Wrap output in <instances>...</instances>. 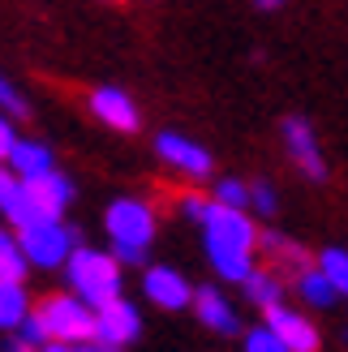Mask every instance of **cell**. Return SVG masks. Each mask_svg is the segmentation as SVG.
I'll return each mask as SVG.
<instances>
[{"label":"cell","mask_w":348,"mask_h":352,"mask_svg":"<svg viewBox=\"0 0 348 352\" xmlns=\"http://www.w3.org/2000/svg\"><path fill=\"white\" fill-rule=\"evenodd\" d=\"M246 296H250L258 309H271V305L284 301V279L275 275V271H254L246 279Z\"/></svg>","instance_id":"20"},{"label":"cell","mask_w":348,"mask_h":352,"mask_svg":"<svg viewBox=\"0 0 348 352\" xmlns=\"http://www.w3.org/2000/svg\"><path fill=\"white\" fill-rule=\"evenodd\" d=\"M194 314L202 318V327L219 331V336H237L241 331L237 309H232V301L219 288H194Z\"/></svg>","instance_id":"14"},{"label":"cell","mask_w":348,"mask_h":352,"mask_svg":"<svg viewBox=\"0 0 348 352\" xmlns=\"http://www.w3.org/2000/svg\"><path fill=\"white\" fill-rule=\"evenodd\" d=\"M206 258H211V267L219 271V279H228V284H246L258 271L254 254H241V250H206Z\"/></svg>","instance_id":"18"},{"label":"cell","mask_w":348,"mask_h":352,"mask_svg":"<svg viewBox=\"0 0 348 352\" xmlns=\"http://www.w3.org/2000/svg\"><path fill=\"white\" fill-rule=\"evenodd\" d=\"M91 112L116 133H138V125H142L138 103L125 91H116V86H99V91H91Z\"/></svg>","instance_id":"10"},{"label":"cell","mask_w":348,"mask_h":352,"mask_svg":"<svg viewBox=\"0 0 348 352\" xmlns=\"http://www.w3.org/2000/svg\"><path fill=\"white\" fill-rule=\"evenodd\" d=\"M17 336H22V340H30L34 348L52 344V340H47V327H43V318H39V314H34V309H30V318H26L22 327H17Z\"/></svg>","instance_id":"28"},{"label":"cell","mask_w":348,"mask_h":352,"mask_svg":"<svg viewBox=\"0 0 348 352\" xmlns=\"http://www.w3.org/2000/svg\"><path fill=\"white\" fill-rule=\"evenodd\" d=\"M103 228L116 245L120 267H138L146 258V245L155 241V210L142 198H116L103 215Z\"/></svg>","instance_id":"2"},{"label":"cell","mask_w":348,"mask_h":352,"mask_svg":"<svg viewBox=\"0 0 348 352\" xmlns=\"http://www.w3.org/2000/svg\"><path fill=\"white\" fill-rule=\"evenodd\" d=\"M215 202H219V206L246 210V206H250V185L237 181V176H224V181H215Z\"/></svg>","instance_id":"23"},{"label":"cell","mask_w":348,"mask_h":352,"mask_svg":"<svg viewBox=\"0 0 348 352\" xmlns=\"http://www.w3.org/2000/svg\"><path fill=\"white\" fill-rule=\"evenodd\" d=\"M250 206L258 210V215H275V210H280V198H275L271 181H254L250 185Z\"/></svg>","instance_id":"26"},{"label":"cell","mask_w":348,"mask_h":352,"mask_svg":"<svg viewBox=\"0 0 348 352\" xmlns=\"http://www.w3.org/2000/svg\"><path fill=\"white\" fill-rule=\"evenodd\" d=\"M34 314L43 318L47 327V340H61V344H91L95 340V318L99 309L86 305L78 292H52L43 296Z\"/></svg>","instance_id":"3"},{"label":"cell","mask_w":348,"mask_h":352,"mask_svg":"<svg viewBox=\"0 0 348 352\" xmlns=\"http://www.w3.org/2000/svg\"><path fill=\"white\" fill-rule=\"evenodd\" d=\"M280 133H284L288 160L297 164V168L309 176V181H327V164H323V151H318V138H314V129H309L301 116H288L284 125H280Z\"/></svg>","instance_id":"8"},{"label":"cell","mask_w":348,"mask_h":352,"mask_svg":"<svg viewBox=\"0 0 348 352\" xmlns=\"http://www.w3.org/2000/svg\"><path fill=\"white\" fill-rule=\"evenodd\" d=\"M318 271L336 284V292L348 296V254H344V250H323V254H318Z\"/></svg>","instance_id":"22"},{"label":"cell","mask_w":348,"mask_h":352,"mask_svg":"<svg viewBox=\"0 0 348 352\" xmlns=\"http://www.w3.org/2000/svg\"><path fill=\"white\" fill-rule=\"evenodd\" d=\"M142 292H146V301L160 305V309H185V305H194V288H189V279L181 271H172V267H146Z\"/></svg>","instance_id":"9"},{"label":"cell","mask_w":348,"mask_h":352,"mask_svg":"<svg viewBox=\"0 0 348 352\" xmlns=\"http://www.w3.org/2000/svg\"><path fill=\"white\" fill-rule=\"evenodd\" d=\"M26 271H30V258L22 250V241H17V232L0 228V279H26Z\"/></svg>","instance_id":"19"},{"label":"cell","mask_w":348,"mask_h":352,"mask_svg":"<svg viewBox=\"0 0 348 352\" xmlns=\"http://www.w3.org/2000/svg\"><path fill=\"white\" fill-rule=\"evenodd\" d=\"M246 352H292V348L271 327H254V331H246Z\"/></svg>","instance_id":"24"},{"label":"cell","mask_w":348,"mask_h":352,"mask_svg":"<svg viewBox=\"0 0 348 352\" xmlns=\"http://www.w3.org/2000/svg\"><path fill=\"white\" fill-rule=\"evenodd\" d=\"M0 352H39V348H34L30 340H22V336H17V331H13V336L5 340V348H0Z\"/></svg>","instance_id":"30"},{"label":"cell","mask_w":348,"mask_h":352,"mask_svg":"<svg viewBox=\"0 0 348 352\" xmlns=\"http://www.w3.org/2000/svg\"><path fill=\"white\" fill-rule=\"evenodd\" d=\"M258 245H263V250H267L275 262H280V267H292V275L305 271V254H301L292 241H284L280 232H263V236H258Z\"/></svg>","instance_id":"21"},{"label":"cell","mask_w":348,"mask_h":352,"mask_svg":"<svg viewBox=\"0 0 348 352\" xmlns=\"http://www.w3.org/2000/svg\"><path fill=\"white\" fill-rule=\"evenodd\" d=\"M0 112H9V116H17V120H22V116H30V103H26V95L17 91V86H13L5 74H0Z\"/></svg>","instance_id":"25"},{"label":"cell","mask_w":348,"mask_h":352,"mask_svg":"<svg viewBox=\"0 0 348 352\" xmlns=\"http://www.w3.org/2000/svg\"><path fill=\"white\" fill-rule=\"evenodd\" d=\"M138 331H142V314H138L133 301H125V296H116L112 305L99 309L95 318V344L103 348H125L138 340Z\"/></svg>","instance_id":"6"},{"label":"cell","mask_w":348,"mask_h":352,"mask_svg":"<svg viewBox=\"0 0 348 352\" xmlns=\"http://www.w3.org/2000/svg\"><path fill=\"white\" fill-rule=\"evenodd\" d=\"M215 202V198H211ZM211 202L202 198V193H181V210H185V219H194V223H206V215H211Z\"/></svg>","instance_id":"27"},{"label":"cell","mask_w":348,"mask_h":352,"mask_svg":"<svg viewBox=\"0 0 348 352\" xmlns=\"http://www.w3.org/2000/svg\"><path fill=\"white\" fill-rule=\"evenodd\" d=\"M254 5H258V9H280L284 0H254Z\"/></svg>","instance_id":"33"},{"label":"cell","mask_w":348,"mask_h":352,"mask_svg":"<svg viewBox=\"0 0 348 352\" xmlns=\"http://www.w3.org/2000/svg\"><path fill=\"white\" fill-rule=\"evenodd\" d=\"M292 288H297V296H301L309 309H331V305H336V296H340L336 284H331V279H327L318 267L297 271V275H292Z\"/></svg>","instance_id":"16"},{"label":"cell","mask_w":348,"mask_h":352,"mask_svg":"<svg viewBox=\"0 0 348 352\" xmlns=\"http://www.w3.org/2000/svg\"><path fill=\"white\" fill-rule=\"evenodd\" d=\"M202 232H206V250H241V254H254L258 236H263L246 210L219 206V202H211V215H206Z\"/></svg>","instance_id":"5"},{"label":"cell","mask_w":348,"mask_h":352,"mask_svg":"<svg viewBox=\"0 0 348 352\" xmlns=\"http://www.w3.org/2000/svg\"><path fill=\"white\" fill-rule=\"evenodd\" d=\"M263 314H267V327H271L292 352H318V331H314V322H309V318H301L297 309H288V305L280 301V305H271V309H263Z\"/></svg>","instance_id":"12"},{"label":"cell","mask_w":348,"mask_h":352,"mask_svg":"<svg viewBox=\"0 0 348 352\" xmlns=\"http://www.w3.org/2000/svg\"><path fill=\"white\" fill-rule=\"evenodd\" d=\"M9 168L22 176V181H39V176H47L56 168V160H52V146L34 142V138H17V146L9 155Z\"/></svg>","instance_id":"15"},{"label":"cell","mask_w":348,"mask_h":352,"mask_svg":"<svg viewBox=\"0 0 348 352\" xmlns=\"http://www.w3.org/2000/svg\"><path fill=\"white\" fill-rule=\"evenodd\" d=\"M26 189H30V202H34V215L39 219H61L65 206L74 202V181L56 168L47 176H39V181H26Z\"/></svg>","instance_id":"11"},{"label":"cell","mask_w":348,"mask_h":352,"mask_svg":"<svg viewBox=\"0 0 348 352\" xmlns=\"http://www.w3.org/2000/svg\"><path fill=\"white\" fill-rule=\"evenodd\" d=\"M39 352H78V344H61V340H52V344H43Z\"/></svg>","instance_id":"31"},{"label":"cell","mask_w":348,"mask_h":352,"mask_svg":"<svg viewBox=\"0 0 348 352\" xmlns=\"http://www.w3.org/2000/svg\"><path fill=\"white\" fill-rule=\"evenodd\" d=\"M30 318V292L22 279H0V331H17Z\"/></svg>","instance_id":"17"},{"label":"cell","mask_w":348,"mask_h":352,"mask_svg":"<svg viewBox=\"0 0 348 352\" xmlns=\"http://www.w3.org/2000/svg\"><path fill=\"white\" fill-rule=\"evenodd\" d=\"M65 279H69V292H78L86 305H112L120 296V262L116 254H103V250H74V258L65 262Z\"/></svg>","instance_id":"1"},{"label":"cell","mask_w":348,"mask_h":352,"mask_svg":"<svg viewBox=\"0 0 348 352\" xmlns=\"http://www.w3.org/2000/svg\"><path fill=\"white\" fill-rule=\"evenodd\" d=\"M17 241H22L30 267H43V271L65 267L78 250V232L65 219H34L26 228H17Z\"/></svg>","instance_id":"4"},{"label":"cell","mask_w":348,"mask_h":352,"mask_svg":"<svg viewBox=\"0 0 348 352\" xmlns=\"http://www.w3.org/2000/svg\"><path fill=\"white\" fill-rule=\"evenodd\" d=\"M0 215H5L13 228H26V223L39 219V215H34V202H30L26 181H22V176H17L9 164L0 168Z\"/></svg>","instance_id":"13"},{"label":"cell","mask_w":348,"mask_h":352,"mask_svg":"<svg viewBox=\"0 0 348 352\" xmlns=\"http://www.w3.org/2000/svg\"><path fill=\"white\" fill-rule=\"evenodd\" d=\"M78 352H108V348H103V344H95V340H91V344H78Z\"/></svg>","instance_id":"32"},{"label":"cell","mask_w":348,"mask_h":352,"mask_svg":"<svg viewBox=\"0 0 348 352\" xmlns=\"http://www.w3.org/2000/svg\"><path fill=\"white\" fill-rule=\"evenodd\" d=\"M17 146V133H13V116L0 112V164H9V155Z\"/></svg>","instance_id":"29"},{"label":"cell","mask_w":348,"mask_h":352,"mask_svg":"<svg viewBox=\"0 0 348 352\" xmlns=\"http://www.w3.org/2000/svg\"><path fill=\"white\" fill-rule=\"evenodd\" d=\"M155 151H160V160L168 168H177L189 181H206V176H211V155L198 142H189L185 133H160L155 138Z\"/></svg>","instance_id":"7"}]
</instances>
